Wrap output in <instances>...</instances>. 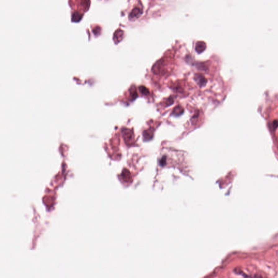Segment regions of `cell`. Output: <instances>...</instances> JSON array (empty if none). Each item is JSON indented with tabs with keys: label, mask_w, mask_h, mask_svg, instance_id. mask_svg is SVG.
Wrapping results in <instances>:
<instances>
[{
	"label": "cell",
	"mask_w": 278,
	"mask_h": 278,
	"mask_svg": "<svg viewBox=\"0 0 278 278\" xmlns=\"http://www.w3.org/2000/svg\"><path fill=\"white\" fill-rule=\"evenodd\" d=\"M194 79L197 84L200 87H204L207 83L206 78L201 74H195Z\"/></svg>",
	"instance_id": "6da1fadb"
},
{
	"label": "cell",
	"mask_w": 278,
	"mask_h": 278,
	"mask_svg": "<svg viewBox=\"0 0 278 278\" xmlns=\"http://www.w3.org/2000/svg\"><path fill=\"white\" fill-rule=\"evenodd\" d=\"M154 135V130L153 129H149L144 131L143 133V139L145 141H149L153 138Z\"/></svg>",
	"instance_id": "7a4b0ae2"
},
{
	"label": "cell",
	"mask_w": 278,
	"mask_h": 278,
	"mask_svg": "<svg viewBox=\"0 0 278 278\" xmlns=\"http://www.w3.org/2000/svg\"><path fill=\"white\" fill-rule=\"evenodd\" d=\"M206 46L204 42L199 41L195 45V51L198 53H201L206 49Z\"/></svg>",
	"instance_id": "3957f363"
},
{
	"label": "cell",
	"mask_w": 278,
	"mask_h": 278,
	"mask_svg": "<svg viewBox=\"0 0 278 278\" xmlns=\"http://www.w3.org/2000/svg\"><path fill=\"white\" fill-rule=\"evenodd\" d=\"M124 132L126 142H128V143H132L133 141V134L132 132L129 129H126Z\"/></svg>",
	"instance_id": "277c9868"
},
{
	"label": "cell",
	"mask_w": 278,
	"mask_h": 278,
	"mask_svg": "<svg viewBox=\"0 0 278 278\" xmlns=\"http://www.w3.org/2000/svg\"><path fill=\"white\" fill-rule=\"evenodd\" d=\"M141 9L136 7L134 9H133L132 11H131V13L129 14V18H130V19H135V18H137V17H139L140 15H141Z\"/></svg>",
	"instance_id": "5b68a950"
},
{
	"label": "cell",
	"mask_w": 278,
	"mask_h": 278,
	"mask_svg": "<svg viewBox=\"0 0 278 278\" xmlns=\"http://www.w3.org/2000/svg\"><path fill=\"white\" fill-rule=\"evenodd\" d=\"M183 113H184V109L182 107L178 106L174 109L173 112H172V115H174L175 116H179L180 115H182Z\"/></svg>",
	"instance_id": "8992f818"
},
{
	"label": "cell",
	"mask_w": 278,
	"mask_h": 278,
	"mask_svg": "<svg viewBox=\"0 0 278 278\" xmlns=\"http://www.w3.org/2000/svg\"><path fill=\"white\" fill-rule=\"evenodd\" d=\"M139 91H140L141 94L143 95L147 96L150 94V91L146 87L141 86L139 87Z\"/></svg>",
	"instance_id": "52a82bcc"
},
{
	"label": "cell",
	"mask_w": 278,
	"mask_h": 278,
	"mask_svg": "<svg viewBox=\"0 0 278 278\" xmlns=\"http://www.w3.org/2000/svg\"><path fill=\"white\" fill-rule=\"evenodd\" d=\"M278 127V120H274L271 123V128L273 130H276Z\"/></svg>",
	"instance_id": "ba28073f"
},
{
	"label": "cell",
	"mask_w": 278,
	"mask_h": 278,
	"mask_svg": "<svg viewBox=\"0 0 278 278\" xmlns=\"http://www.w3.org/2000/svg\"><path fill=\"white\" fill-rule=\"evenodd\" d=\"M174 102L173 98L172 97H169L168 99H167V101H166V105H167V106H169V105H171V104H173Z\"/></svg>",
	"instance_id": "9c48e42d"
}]
</instances>
